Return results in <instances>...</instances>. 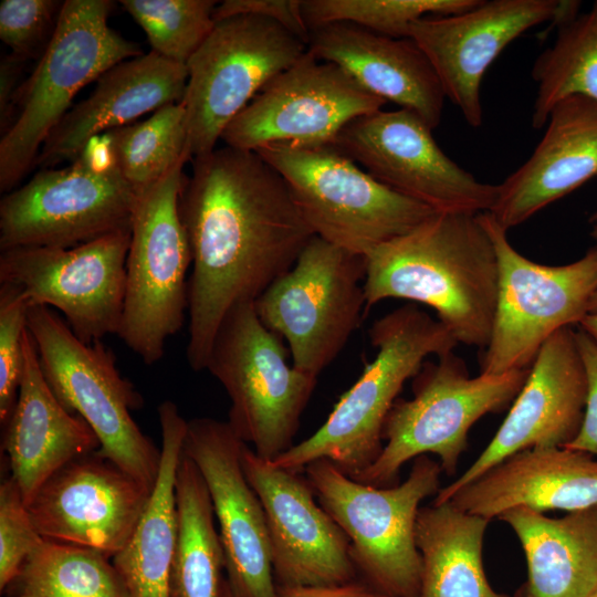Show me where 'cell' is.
<instances>
[{
	"mask_svg": "<svg viewBox=\"0 0 597 597\" xmlns=\"http://www.w3.org/2000/svg\"><path fill=\"white\" fill-rule=\"evenodd\" d=\"M179 212L192 258L186 355L201 371L226 315L254 303L315 234L282 175L229 146L193 158Z\"/></svg>",
	"mask_w": 597,
	"mask_h": 597,
	"instance_id": "1",
	"label": "cell"
},
{
	"mask_svg": "<svg viewBox=\"0 0 597 597\" xmlns=\"http://www.w3.org/2000/svg\"><path fill=\"white\" fill-rule=\"evenodd\" d=\"M365 270V315L383 300H409L434 310L458 344H489L499 269L479 213L436 212L374 248Z\"/></svg>",
	"mask_w": 597,
	"mask_h": 597,
	"instance_id": "2",
	"label": "cell"
},
{
	"mask_svg": "<svg viewBox=\"0 0 597 597\" xmlns=\"http://www.w3.org/2000/svg\"><path fill=\"white\" fill-rule=\"evenodd\" d=\"M369 338L375 357L341 396L326 421L272 464L302 472L311 462L325 459L354 478L380 454L384 425L404 384L429 356L446 355L458 345L441 322L413 305L376 320Z\"/></svg>",
	"mask_w": 597,
	"mask_h": 597,
	"instance_id": "3",
	"label": "cell"
},
{
	"mask_svg": "<svg viewBox=\"0 0 597 597\" xmlns=\"http://www.w3.org/2000/svg\"><path fill=\"white\" fill-rule=\"evenodd\" d=\"M437 358L425 360L413 377V397L395 401L378 458L352 479L378 488L396 485L401 467L428 453L438 458L442 472L453 475L472 426L511 405L530 371L472 377L453 352Z\"/></svg>",
	"mask_w": 597,
	"mask_h": 597,
	"instance_id": "4",
	"label": "cell"
},
{
	"mask_svg": "<svg viewBox=\"0 0 597 597\" xmlns=\"http://www.w3.org/2000/svg\"><path fill=\"white\" fill-rule=\"evenodd\" d=\"M109 0H66L38 65L20 84L11 127L0 139V190L9 192L35 165L74 96L112 66L142 55L108 25Z\"/></svg>",
	"mask_w": 597,
	"mask_h": 597,
	"instance_id": "5",
	"label": "cell"
},
{
	"mask_svg": "<svg viewBox=\"0 0 597 597\" xmlns=\"http://www.w3.org/2000/svg\"><path fill=\"white\" fill-rule=\"evenodd\" d=\"M304 472L320 505L346 534L355 568L368 585L387 597H418L416 521L420 503L440 490L439 462L418 457L402 483L385 488L358 482L325 459Z\"/></svg>",
	"mask_w": 597,
	"mask_h": 597,
	"instance_id": "6",
	"label": "cell"
},
{
	"mask_svg": "<svg viewBox=\"0 0 597 597\" xmlns=\"http://www.w3.org/2000/svg\"><path fill=\"white\" fill-rule=\"evenodd\" d=\"M27 327L49 387L66 410L93 429L101 444L98 453L154 489L161 450L132 417L143 400L119 373L113 350L103 341H80L49 306H30Z\"/></svg>",
	"mask_w": 597,
	"mask_h": 597,
	"instance_id": "7",
	"label": "cell"
},
{
	"mask_svg": "<svg viewBox=\"0 0 597 597\" xmlns=\"http://www.w3.org/2000/svg\"><path fill=\"white\" fill-rule=\"evenodd\" d=\"M206 369L230 398V427L259 457L273 461L294 446L317 377L289 365L282 339L261 322L253 303L226 315Z\"/></svg>",
	"mask_w": 597,
	"mask_h": 597,
	"instance_id": "8",
	"label": "cell"
},
{
	"mask_svg": "<svg viewBox=\"0 0 597 597\" xmlns=\"http://www.w3.org/2000/svg\"><path fill=\"white\" fill-rule=\"evenodd\" d=\"M285 179L314 234L365 256L437 211L381 184L332 145L258 149Z\"/></svg>",
	"mask_w": 597,
	"mask_h": 597,
	"instance_id": "9",
	"label": "cell"
},
{
	"mask_svg": "<svg viewBox=\"0 0 597 597\" xmlns=\"http://www.w3.org/2000/svg\"><path fill=\"white\" fill-rule=\"evenodd\" d=\"M138 196L100 137L63 168H45L0 201V251L74 248L132 228Z\"/></svg>",
	"mask_w": 597,
	"mask_h": 597,
	"instance_id": "10",
	"label": "cell"
},
{
	"mask_svg": "<svg viewBox=\"0 0 597 597\" xmlns=\"http://www.w3.org/2000/svg\"><path fill=\"white\" fill-rule=\"evenodd\" d=\"M187 161L138 198L130 228L117 336L146 365L159 362L188 315L191 250L179 212Z\"/></svg>",
	"mask_w": 597,
	"mask_h": 597,
	"instance_id": "11",
	"label": "cell"
},
{
	"mask_svg": "<svg viewBox=\"0 0 597 597\" xmlns=\"http://www.w3.org/2000/svg\"><path fill=\"white\" fill-rule=\"evenodd\" d=\"M495 249L498 300L481 373L530 368L556 332L579 325L597 295V243L580 259L545 265L525 258L490 212L479 213Z\"/></svg>",
	"mask_w": 597,
	"mask_h": 597,
	"instance_id": "12",
	"label": "cell"
},
{
	"mask_svg": "<svg viewBox=\"0 0 597 597\" xmlns=\"http://www.w3.org/2000/svg\"><path fill=\"white\" fill-rule=\"evenodd\" d=\"M365 256L314 235L253 303L286 341L294 368L317 377L343 350L365 316Z\"/></svg>",
	"mask_w": 597,
	"mask_h": 597,
	"instance_id": "13",
	"label": "cell"
},
{
	"mask_svg": "<svg viewBox=\"0 0 597 597\" xmlns=\"http://www.w3.org/2000/svg\"><path fill=\"white\" fill-rule=\"evenodd\" d=\"M306 52V43L271 19L242 14L216 21L186 64L181 103L190 158L216 149L231 121Z\"/></svg>",
	"mask_w": 597,
	"mask_h": 597,
	"instance_id": "14",
	"label": "cell"
},
{
	"mask_svg": "<svg viewBox=\"0 0 597 597\" xmlns=\"http://www.w3.org/2000/svg\"><path fill=\"white\" fill-rule=\"evenodd\" d=\"M130 229L74 248L1 251L0 284L19 289L30 306L59 310L85 344L118 332L126 289Z\"/></svg>",
	"mask_w": 597,
	"mask_h": 597,
	"instance_id": "15",
	"label": "cell"
},
{
	"mask_svg": "<svg viewBox=\"0 0 597 597\" xmlns=\"http://www.w3.org/2000/svg\"><path fill=\"white\" fill-rule=\"evenodd\" d=\"M334 148L395 191L437 212H489L498 186L479 181L449 158L432 128L400 108L355 118L337 135Z\"/></svg>",
	"mask_w": 597,
	"mask_h": 597,
	"instance_id": "16",
	"label": "cell"
},
{
	"mask_svg": "<svg viewBox=\"0 0 597 597\" xmlns=\"http://www.w3.org/2000/svg\"><path fill=\"white\" fill-rule=\"evenodd\" d=\"M386 103L342 67L307 50L231 121L221 140L249 151L273 145L327 146L348 123L380 111Z\"/></svg>",
	"mask_w": 597,
	"mask_h": 597,
	"instance_id": "17",
	"label": "cell"
},
{
	"mask_svg": "<svg viewBox=\"0 0 597 597\" xmlns=\"http://www.w3.org/2000/svg\"><path fill=\"white\" fill-rule=\"evenodd\" d=\"M579 2L558 0H480L449 15H430L408 31L430 61L449 98L473 128L482 125V78L500 53L527 30L577 14Z\"/></svg>",
	"mask_w": 597,
	"mask_h": 597,
	"instance_id": "18",
	"label": "cell"
},
{
	"mask_svg": "<svg viewBox=\"0 0 597 597\" xmlns=\"http://www.w3.org/2000/svg\"><path fill=\"white\" fill-rule=\"evenodd\" d=\"M241 463L264 509L277 587L353 582L349 541L315 501L307 479L262 459L245 442Z\"/></svg>",
	"mask_w": 597,
	"mask_h": 597,
	"instance_id": "19",
	"label": "cell"
},
{
	"mask_svg": "<svg viewBox=\"0 0 597 597\" xmlns=\"http://www.w3.org/2000/svg\"><path fill=\"white\" fill-rule=\"evenodd\" d=\"M243 443L228 421H187L184 452L209 491L233 597H279L264 509L242 469Z\"/></svg>",
	"mask_w": 597,
	"mask_h": 597,
	"instance_id": "20",
	"label": "cell"
},
{
	"mask_svg": "<svg viewBox=\"0 0 597 597\" xmlns=\"http://www.w3.org/2000/svg\"><path fill=\"white\" fill-rule=\"evenodd\" d=\"M151 491L96 451L50 476L28 510L43 538L113 557L133 535Z\"/></svg>",
	"mask_w": 597,
	"mask_h": 597,
	"instance_id": "21",
	"label": "cell"
},
{
	"mask_svg": "<svg viewBox=\"0 0 597 597\" xmlns=\"http://www.w3.org/2000/svg\"><path fill=\"white\" fill-rule=\"evenodd\" d=\"M586 390L575 331L563 328L541 347L489 444L460 476L439 490L432 503L449 501L458 490L516 452L570 442L583 421Z\"/></svg>",
	"mask_w": 597,
	"mask_h": 597,
	"instance_id": "22",
	"label": "cell"
},
{
	"mask_svg": "<svg viewBox=\"0 0 597 597\" xmlns=\"http://www.w3.org/2000/svg\"><path fill=\"white\" fill-rule=\"evenodd\" d=\"M546 125L531 157L496 185L489 212L506 231L597 177V102L566 97Z\"/></svg>",
	"mask_w": 597,
	"mask_h": 597,
	"instance_id": "23",
	"label": "cell"
},
{
	"mask_svg": "<svg viewBox=\"0 0 597 597\" xmlns=\"http://www.w3.org/2000/svg\"><path fill=\"white\" fill-rule=\"evenodd\" d=\"M187 81L186 65L154 51L117 63L96 80L93 93L52 129L35 165L45 169L64 160L73 161L101 133L181 102Z\"/></svg>",
	"mask_w": 597,
	"mask_h": 597,
	"instance_id": "24",
	"label": "cell"
},
{
	"mask_svg": "<svg viewBox=\"0 0 597 597\" xmlns=\"http://www.w3.org/2000/svg\"><path fill=\"white\" fill-rule=\"evenodd\" d=\"M449 502L489 521L516 507L538 513L595 507L597 458L564 447L525 449L458 490Z\"/></svg>",
	"mask_w": 597,
	"mask_h": 597,
	"instance_id": "25",
	"label": "cell"
},
{
	"mask_svg": "<svg viewBox=\"0 0 597 597\" xmlns=\"http://www.w3.org/2000/svg\"><path fill=\"white\" fill-rule=\"evenodd\" d=\"M307 50L342 67L369 93L416 113L432 129L440 124L446 95L430 61L412 39L334 22L310 31Z\"/></svg>",
	"mask_w": 597,
	"mask_h": 597,
	"instance_id": "26",
	"label": "cell"
},
{
	"mask_svg": "<svg viewBox=\"0 0 597 597\" xmlns=\"http://www.w3.org/2000/svg\"><path fill=\"white\" fill-rule=\"evenodd\" d=\"M100 447L93 429L82 417L66 410L49 387L27 327L18 399L3 437L10 478L20 489L27 506L56 471L98 451Z\"/></svg>",
	"mask_w": 597,
	"mask_h": 597,
	"instance_id": "27",
	"label": "cell"
},
{
	"mask_svg": "<svg viewBox=\"0 0 597 597\" xmlns=\"http://www.w3.org/2000/svg\"><path fill=\"white\" fill-rule=\"evenodd\" d=\"M499 519L523 548L527 597L597 596V506L556 519L516 507Z\"/></svg>",
	"mask_w": 597,
	"mask_h": 597,
	"instance_id": "28",
	"label": "cell"
},
{
	"mask_svg": "<svg viewBox=\"0 0 597 597\" xmlns=\"http://www.w3.org/2000/svg\"><path fill=\"white\" fill-rule=\"evenodd\" d=\"M161 460L147 506L113 565L126 597H170V573L177 533L176 473L180 461L187 420L175 402L158 407Z\"/></svg>",
	"mask_w": 597,
	"mask_h": 597,
	"instance_id": "29",
	"label": "cell"
},
{
	"mask_svg": "<svg viewBox=\"0 0 597 597\" xmlns=\"http://www.w3.org/2000/svg\"><path fill=\"white\" fill-rule=\"evenodd\" d=\"M489 520L451 502L422 506L416 521L421 557L418 597H507L485 576L482 549Z\"/></svg>",
	"mask_w": 597,
	"mask_h": 597,
	"instance_id": "30",
	"label": "cell"
},
{
	"mask_svg": "<svg viewBox=\"0 0 597 597\" xmlns=\"http://www.w3.org/2000/svg\"><path fill=\"white\" fill-rule=\"evenodd\" d=\"M170 597H220L224 554L206 482L184 452L177 467Z\"/></svg>",
	"mask_w": 597,
	"mask_h": 597,
	"instance_id": "31",
	"label": "cell"
},
{
	"mask_svg": "<svg viewBox=\"0 0 597 597\" xmlns=\"http://www.w3.org/2000/svg\"><path fill=\"white\" fill-rule=\"evenodd\" d=\"M536 96L532 127L546 125L552 108L569 96L597 102V1L591 8L558 23L555 41L532 69Z\"/></svg>",
	"mask_w": 597,
	"mask_h": 597,
	"instance_id": "32",
	"label": "cell"
},
{
	"mask_svg": "<svg viewBox=\"0 0 597 597\" xmlns=\"http://www.w3.org/2000/svg\"><path fill=\"white\" fill-rule=\"evenodd\" d=\"M101 138L119 174L138 197L178 163L191 159L181 102L159 108L146 121L108 130Z\"/></svg>",
	"mask_w": 597,
	"mask_h": 597,
	"instance_id": "33",
	"label": "cell"
},
{
	"mask_svg": "<svg viewBox=\"0 0 597 597\" xmlns=\"http://www.w3.org/2000/svg\"><path fill=\"white\" fill-rule=\"evenodd\" d=\"M108 558L92 548L43 538L14 582L15 597H126Z\"/></svg>",
	"mask_w": 597,
	"mask_h": 597,
	"instance_id": "34",
	"label": "cell"
},
{
	"mask_svg": "<svg viewBox=\"0 0 597 597\" xmlns=\"http://www.w3.org/2000/svg\"><path fill=\"white\" fill-rule=\"evenodd\" d=\"M480 0H303L301 9L310 31L334 22H348L380 35L408 38L410 25L430 15L467 11Z\"/></svg>",
	"mask_w": 597,
	"mask_h": 597,
	"instance_id": "35",
	"label": "cell"
},
{
	"mask_svg": "<svg viewBox=\"0 0 597 597\" xmlns=\"http://www.w3.org/2000/svg\"><path fill=\"white\" fill-rule=\"evenodd\" d=\"M151 51L186 65L214 27L213 0H122Z\"/></svg>",
	"mask_w": 597,
	"mask_h": 597,
	"instance_id": "36",
	"label": "cell"
},
{
	"mask_svg": "<svg viewBox=\"0 0 597 597\" xmlns=\"http://www.w3.org/2000/svg\"><path fill=\"white\" fill-rule=\"evenodd\" d=\"M64 1L2 0L0 39L10 55L25 62L44 53L57 24Z\"/></svg>",
	"mask_w": 597,
	"mask_h": 597,
	"instance_id": "37",
	"label": "cell"
},
{
	"mask_svg": "<svg viewBox=\"0 0 597 597\" xmlns=\"http://www.w3.org/2000/svg\"><path fill=\"white\" fill-rule=\"evenodd\" d=\"M30 304L15 286L0 284V423L4 427L15 407L22 367L23 336Z\"/></svg>",
	"mask_w": 597,
	"mask_h": 597,
	"instance_id": "38",
	"label": "cell"
},
{
	"mask_svg": "<svg viewBox=\"0 0 597 597\" xmlns=\"http://www.w3.org/2000/svg\"><path fill=\"white\" fill-rule=\"evenodd\" d=\"M43 541L20 489L11 479L0 485V590L18 578L27 558Z\"/></svg>",
	"mask_w": 597,
	"mask_h": 597,
	"instance_id": "39",
	"label": "cell"
},
{
	"mask_svg": "<svg viewBox=\"0 0 597 597\" xmlns=\"http://www.w3.org/2000/svg\"><path fill=\"white\" fill-rule=\"evenodd\" d=\"M576 344L586 376V405L580 428L564 448L597 458V342L578 327Z\"/></svg>",
	"mask_w": 597,
	"mask_h": 597,
	"instance_id": "40",
	"label": "cell"
},
{
	"mask_svg": "<svg viewBox=\"0 0 597 597\" xmlns=\"http://www.w3.org/2000/svg\"><path fill=\"white\" fill-rule=\"evenodd\" d=\"M252 14L276 21L308 44L310 29L306 25L300 0H226L217 4L214 21Z\"/></svg>",
	"mask_w": 597,
	"mask_h": 597,
	"instance_id": "41",
	"label": "cell"
},
{
	"mask_svg": "<svg viewBox=\"0 0 597 597\" xmlns=\"http://www.w3.org/2000/svg\"><path fill=\"white\" fill-rule=\"evenodd\" d=\"M279 597H387L368 584L349 582L328 586L277 587Z\"/></svg>",
	"mask_w": 597,
	"mask_h": 597,
	"instance_id": "42",
	"label": "cell"
},
{
	"mask_svg": "<svg viewBox=\"0 0 597 597\" xmlns=\"http://www.w3.org/2000/svg\"><path fill=\"white\" fill-rule=\"evenodd\" d=\"M23 63L10 54L3 57L0 63V128L2 134L12 125L14 98L20 86L18 80Z\"/></svg>",
	"mask_w": 597,
	"mask_h": 597,
	"instance_id": "43",
	"label": "cell"
},
{
	"mask_svg": "<svg viewBox=\"0 0 597 597\" xmlns=\"http://www.w3.org/2000/svg\"><path fill=\"white\" fill-rule=\"evenodd\" d=\"M578 327L597 342V295L589 313L582 320Z\"/></svg>",
	"mask_w": 597,
	"mask_h": 597,
	"instance_id": "44",
	"label": "cell"
},
{
	"mask_svg": "<svg viewBox=\"0 0 597 597\" xmlns=\"http://www.w3.org/2000/svg\"><path fill=\"white\" fill-rule=\"evenodd\" d=\"M220 597H233L232 591L227 580L222 582Z\"/></svg>",
	"mask_w": 597,
	"mask_h": 597,
	"instance_id": "45",
	"label": "cell"
},
{
	"mask_svg": "<svg viewBox=\"0 0 597 597\" xmlns=\"http://www.w3.org/2000/svg\"><path fill=\"white\" fill-rule=\"evenodd\" d=\"M590 224H591L590 235L593 237V239L597 243V220L591 221Z\"/></svg>",
	"mask_w": 597,
	"mask_h": 597,
	"instance_id": "46",
	"label": "cell"
},
{
	"mask_svg": "<svg viewBox=\"0 0 597 597\" xmlns=\"http://www.w3.org/2000/svg\"><path fill=\"white\" fill-rule=\"evenodd\" d=\"M597 220V207L589 218V222Z\"/></svg>",
	"mask_w": 597,
	"mask_h": 597,
	"instance_id": "47",
	"label": "cell"
},
{
	"mask_svg": "<svg viewBox=\"0 0 597 597\" xmlns=\"http://www.w3.org/2000/svg\"><path fill=\"white\" fill-rule=\"evenodd\" d=\"M597 597V596H596Z\"/></svg>",
	"mask_w": 597,
	"mask_h": 597,
	"instance_id": "48",
	"label": "cell"
}]
</instances>
